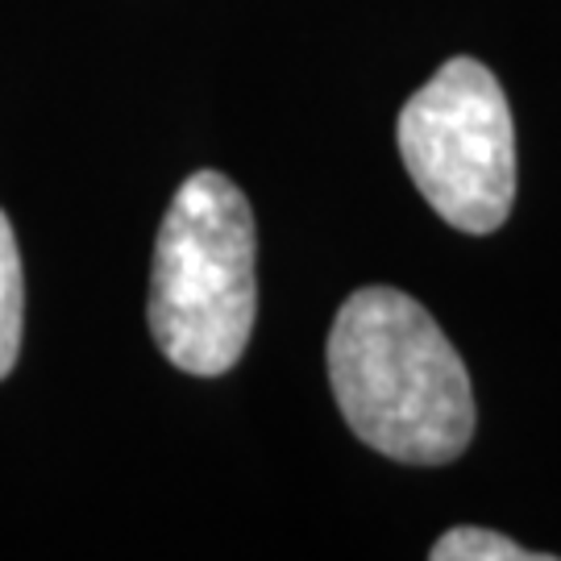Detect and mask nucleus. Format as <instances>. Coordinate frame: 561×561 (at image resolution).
Returning a JSON list of instances; mask_svg holds the SVG:
<instances>
[{
    "label": "nucleus",
    "mask_w": 561,
    "mask_h": 561,
    "mask_svg": "<svg viewBox=\"0 0 561 561\" xmlns=\"http://www.w3.org/2000/svg\"><path fill=\"white\" fill-rule=\"evenodd\" d=\"M329 382L354 437L403 466H445L474 437L466 362L421 300L362 287L341 304L324 345Z\"/></svg>",
    "instance_id": "obj_1"
},
{
    "label": "nucleus",
    "mask_w": 561,
    "mask_h": 561,
    "mask_svg": "<svg viewBox=\"0 0 561 561\" xmlns=\"http://www.w3.org/2000/svg\"><path fill=\"white\" fill-rule=\"evenodd\" d=\"M259 312V233L238 183L196 171L180 183L154 241L150 333L171 366L217 379L233 370Z\"/></svg>",
    "instance_id": "obj_2"
},
{
    "label": "nucleus",
    "mask_w": 561,
    "mask_h": 561,
    "mask_svg": "<svg viewBox=\"0 0 561 561\" xmlns=\"http://www.w3.org/2000/svg\"><path fill=\"white\" fill-rule=\"evenodd\" d=\"M400 159L461 233H495L516 204V125L479 59H449L400 113Z\"/></svg>",
    "instance_id": "obj_3"
},
{
    "label": "nucleus",
    "mask_w": 561,
    "mask_h": 561,
    "mask_svg": "<svg viewBox=\"0 0 561 561\" xmlns=\"http://www.w3.org/2000/svg\"><path fill=\"white\" fill-rule=\"evenodd\" d=\"M21 329H25V283H21V250L13 225L0 213V379L18 366Z\"/></svg>",
    "instance_id": "obj_4"
},
{
    "label": "nucleus",
    "mask_w": 561,
    "mask_h": 561,
    "mask_svg": "<svg viewBox=\"0 0 561 561\" xmlns=\"http://www.w3.org/2000/svg\"><path fill=\"white\" fill-rule=\"evenodd\" d=\"M428 558L433 561H537V558H549V553H533V549H524V545L507 541L500 533H491V528H449L442 541L428 549Z\"/></svg>",
    "instance_id": "obj_5"
}]
</instances>
